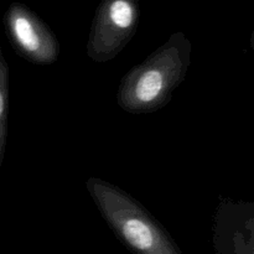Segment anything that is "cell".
<instances>
[{
	"label": "cell",
	"mask_w": 254,
	"mask_h": 254,
	"mask_svg": "<svg viewBox=\"0 0 254 254\" xmlns=\"http://www.w3.org/2000/svg\"><path fill=\"white\" fill-rule=\"evenodd\" d=\"M86 189L102 218L134 254H181L166 228L119 186L89 178Z\"/></svg>",
	"instance_id": "cell-2"
},
{
	"label": "cell",
	"mask_w": 254,
	"mask_h": 254,
	"mask_svg": "<svg viewBox=\"0 0 254 254\" xmlns=\"http://www.w3.org/2000/svg\"><path fill=\"white\" fill-rule=\"evenodd\" d=\"M139 20V0H102L91 25L87 56L97 64L116 59L136 34Z\"/></svg>",
	"instance_id": "cell-3"
},
{
	"label": "cell",
	"mask_w": 254,
	"mask_h": 254,
	"mask_svg": "<svg viewBox=\"0 0 254 254\" xmlns=\"http://www.w3.org/2000/svg\"><path fill=\"white\" fill-rule=\"evenodd\" d=\"M191 52L189 37L183 31L174 32L165 44L124 74L117 92L118 106L130 114H149L164 108L185 81Z\"/></svg>",
	"instance_id": "cell-1"
},
{
	"label": "cell",
	"mask_w": 254,
	"mask_h": 254,
	"mask_svg": "<svg viewBox=\"0 0 254 254\" xmlns=\"http://www.w3.org/2000/svg\"><path fill=\"white\" fill-rule=\"evenodd\" d=\"M2 24L12 49L22 59L40 66L57 61L61 50L59 39L29 6L11 2L2 16Z\"/></svg>",
	"instance_id": "cell-4"
},
{
	"label": "cell",
	"mask_w": 254,
	"mask_h": 254,
	"mask_svg": "<svg viewBox=\"0 0 254 254\" xmlns=\"http://www.w3.org/2000/svg\"><path fill=\"white\" fill-rule=\"evenodd\" d=\"M10 71L4 56L0 37V168L5 158L7 141V119H9Z\"/></svg>",
	"instance_id": "cell-5"
}]
</instances>
